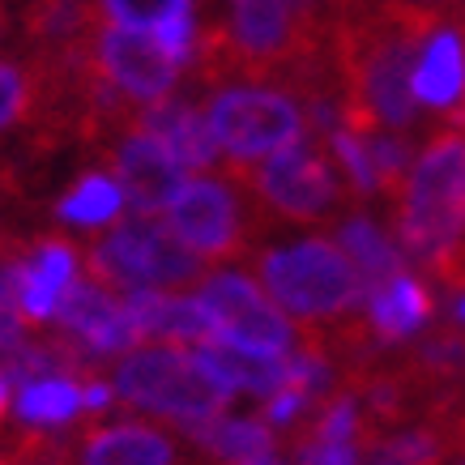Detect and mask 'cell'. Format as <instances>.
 Returning <instances> with one entry per match:
<instances>
[{"instance_id": "484cf974", "label": "cell", "mask_w": 465, "mask_h": 465, "mask_svg": "<svg viewBox=\"0 0 465 465\" xmlns=\"http://www.w3.org/2000/svg\"><path fill=\"white\" fill-rule=\"evenodd\" d=\"M363 142H367V158H371V175H376V193L384 201H393L410 163H414V145H410L406 133H389V128L363 133Z\"/></svg>"}, {"instance_id": "8fae6325", "label": "cell", "mask_w": 465, "mask_h": 465, "mask_svg": "<svg viewBox=\"0 0 465 465\" xmlns=\"http://www.w3.org/2000/svg\"><path fill=\"white\" fill-rule=\"evenodd\" d=\"M56 333L77 346L85 359H107V354H128L137 346V329L128 321L124 299L107 291V286L90 282V278H77V282L64 291V299L56 303Z\"/></svg>"}, {"instance_id": "ba28073f", "label": "cell", "mask_w": 465, "mask_h": 465, "mask_svg": "<svg viewBox=\"0 0 465 465\" xmlns=\"http://www.w3.org/2000/svg\"><path fill=\"white\" fill-rule=\"evenodd\" d=\"M163 226L205 265H235L252 248L261 218L226 171H197L163 210Z\"/></svg>"}, {"instance_id": "ffe728a7", "label": "cell", "mask_w": 465, "mask_h": 465, "mask_svg": "<svg viewBox=\"0 0 465 465\" xmlns=\"http://www.w3.org/2000/svg\"><path fill=\"white\" fill-rule=\"evenodd\" d=\"M77 465H175V444L150 423L90 427L77 449Z\"/></svg>"}, {"instance_id": "4fadbf2b", "label": "cell", "mask_w": 465, "mask_h": 465, "mask_svg": "<svg viewBox=\"0 0 465 465\" xmlns=\"http://www.w3.org/2000/svg\"><path fill=\"white\" fill-rule=\"evenodd\" d=\"M99 26L94 0H30L22 14V52L30 64L85 56Z\"/></svg>"}, {"instance_id": "30bf717a", "label": "cell", "mask_w": 465, "mask_h": 465, "mask_svg": "<svg viewBox=\"0 0 465 465\" xmlns=\"http://www.w3.org/2000/svg\"><path fill=\"white\" fill-rule=\"evenodd\" d=\"M90 64L99 73V82H107L137 112L175 94L183 82V64L171 56L150 30L107 26V22L90 39Z\"/></svg>"}, {"instance_id": "f1b7e54d", "label": "cell", "mask_w": 465, "mask_h": 465, "mask_svg": "<svg viewBox=\"0 0 465 465\" xmlns=\"http://www.w3.org/2000/svg\"><path fill=\"white\" fill-rule=\"evenodd\" d=\"M115 401V389L107 381H99V376H85L82 381V410L85 414H99V410H107Z\"/></svg>"}, {"instance_id": "7402d4cb", "label": "cell", "mask_w": 465, "mask_h": 465, "mask_svg": "<svg viewBox=\"0 0 465 465\" xmlns=\"http://www.w3.org/2000/svg\"><path fill=\"white\" fill-rule=\"evenodd\" d=\"M183 436L197 440L201 452H210V461L218 465H240L252 461V457H265V452H273V440H278L265 419H231V414L183 427Z\"/></svg>"}, {"instance_id": "1f68e13d", "label": "cell", "mask_w": 465, "mask_h": 465, "mask_svg": "<svg viewBox=\"0 0 465 465\" xmlns=\"http://www.w3.org/2000/svg\"><path fill=\"white\" fill-rule=\"evenodd\" d=\"M9 389H14V381H9L5 367H0V423H5V410H9Z\"/></svg>"}, {"instance_id": "3957f363", "label": "cell", "mask_w": 465, "mask_h": 465, "mask_svg": "<svg viewBox=\"0 0 465 465\" xmlns=\"http://www.w3.org/2000/svg\"><path fill=\"white\" fill-rule=\"evenodd\" d=\"M256 278L265 286V295L278 303V312L295 321L303 341H316L321 333L363 312L359 269L324 235L265 248L256 256Z\"/></svg>"}, {"instance_id": "4316f807", "label": "cell", "mask_w": 465, "mask_h": 465, "mask_svg": "<svg viewBox=\"0 0 465 465\" xmlns=\"http://www.w3.org/2000/svg\"><path fill=\"white\" fill-rule=\"evenodd\" d=\"M30 107H35V82L26 60H0V133L30 120Z\"/></svg>"}, {"instance_id": "d6a6232c", "label": "cell", "mask_w": 465, "mask_h": 465, "mask_svg": "<svg viewBox=\"0 0 465 465\" xmlns=\"http://www.w3.org/2000/svg\"><path fill=\"white\" fill-rule=\"evenodd\" d=\"M240 465H286L278 452H265V457H252V461H240Z\"/></svg>"}, {"instance_id": "5bb4252c", "label": "cell", "mask_w": 465, "mask_h": 465, "mask_svg": "<svg viewBox=\"0 0 465 465\" xmlns=\"http://www.w3.org/2000/svg\"><path fill=\"white\" fill-rule=\"evenodd\" d=\"M133 128L150 133L163 150H167L175 163H180L188 175L197 171H213L218 167V142L210 133V120H205V107H201L193 94H167V99L150 103L133 115Z\"/></svg>"}, {"instance_id": "83f0119b", "label": "cell", "mask_w": 465, "mask_h": 465, "mask_svg": "<svg viewBox=\"0 0 465 465\" xmlns=\"http://www.w3.org/2000/svg\"><path fill=\"white\" fill-rule=\"evenodd\" d=\"M299 465H359L351 440H299Z\"/></svg>"}, {"instance_id": "cb8c5ba5", "label": "cell", "mask_w": 465, "mask_h": 465, "mask_svg": "<svg viewBox=\"0 0 465 465\" xmlns=\"http://www.w3.org/2000/svg\"><path fill=\"white\" fill-rule=\"evenodd\" d=\"M56 213L64 226H82V231L115 226L120 213H124V193H120L115 175H107V171H85L82 180L64 193Z\"/></svg>"}, {"instance_id": "2e32d148", "label": "cell", "mask_w": 465, "mask_h": 465, "mask_svg": "<svg viewBox=\"0 0 465 465\" xmlns=\"http://www.w3.org/2000/svg\"><path fill=\"white\" fill-rule=\"evenodd\" d=\"M120 299L142 341L201 346V341L218 338V321L201 303L197 291H128Z\"/></svg>"}, {"instance_id": "e0dca14e", "label": "cell", "mask_w": 465, "mask_h": 465, "mask_svg": "<svg viewBox=\"0 0 465 465\" xmlns=\"http://www.w3.org/2000/svg\"><path fill=\"white\" fill-rule=\"evenodd\" d=\"M77 278V248L64 240H43L39 248H30L26 261H14V308L22 324L52 321L56 303Z\"/></svg>"}, {"instance_id": "7c38bea8", "label": "cell", "mask_w": 465, "mask_h": 465, "mask_svg": "<svg viewBox=\"0 0 465 465\" xmlns=\"http://www.w3.org/2000/svg\"><path fill=\"white\" fill-rule=\"evenodd\" d=\"M107 145H112V171L124 193V205H133L137 218H163L171 197L188 180V171L142 128H128Z\"/></svg>"}, {"instance_id": "9a60e30c", "label": "cell", "mask_w": 465, "mask_h": 465, "mask_svg": "<svg viewBox=\"0 0 465 465\" xmlns=\"http://www.w3.org/2000/svg\"><path fill=\"white\" fill-rule=\"evenodd\" d=\"M419 112L449 115L465 94V14H440L431 35L419 47L414 77H410Z\"/></svg>"}, {"instance_id": "5b68a950", "label": "cell", "mask_w": 465, "mask_h": 465, "mask_svg": "<svg viewBox=\"0 0 465 465\" xmlns=\"http://www.w3.org/2000/svg\"><path fill=\"white\" fill-rule=\"evenodd\" d=\"M115 393L124 397L128 406L145 410V414H163L180 427L210 423L218 414H226L231 406V389L218 384L197 363V354L183 346H133L128 354H120L115 363Z\"/></svg>"}, {"instance_id": "9c48e42d", "label": "cell", "mask_w": 465, "mask_h": 465, "mask_svg": "<svg viewBox=\"0 0 465 465\" xmlns=\"http://www.w3.org/2000/svg\"><path fill=\"white\" fill-rule=\"evenodd\" d=\"M193 291L218 321V338L240 341L248 351H265V354H291L299 346L295 321L286 312H278V303L235 265L205 273Z\"/></svg>"}, {"instance_id": "44dd1931", "label": "cell", "mask_w": 465, "mask_h": 465, "mask_svg": "<svg viewBox=\"0 0 465 465\" xmlns=\"http://www.w3.org/2000/svg\"><path fill=\"white\" fill-rule=\"evenodd\" d=\"M341 252L351 256V265L359 269V282H363V303L376 291H381L389 278L406 273V256L397 248L393 235H384L376 218L367 213H354V218H341L338 223V240H333Z\"/></svg>"}, {"instance_id": "8992f818", "label": "cell", "mask_w": 465, "mask_h": 465, "mask_svg": "<svg viewBox=\"0 0 465 465\" xmlns=\"http://www.w3.org/2000/svg\"><path fill=\"white\" fill-rule=\"evenodd\" d=\"M210 133L226 167H248L308 137L303 99L273 82H226L210 90Z\"/></svg>"}, {"instance_id": "6da1fadb", "label": "cell", "mask_w": 465, "mask_h": 465, "mask_svg": "<svg viewBox=\"0 0 465 465\" xmlns=\"http://www.w3.org/2000/svg\"><path fill=\"white\" fill-rule=\"evenodd\" d=\"M440 14L397 0H346L329 22V52L338 73L346 128L354 133H410L419 128V103L410 90L419 47Z\"/></svg>"}, {"instance_id": "ac0fdd59", "label": "cell", "mask_w": 465, "mask_h": 465, "mask_svg": "<svg viewBox=\"0 0 465 465\" xmlns=\"http://www.w3.org/2000/svg\"><path fill=\"white\" fill-rule=\"evenodd\" d=\"M193 354H197V363L210 371L213 381L226 384L231 393L269 397V393H278V389L286 384V354L248 351V346H240V341H226V338L201 341Z\"/></svg>"}, {"instance_id": "d6986e66", "label": "cell", "mask_w": 465, "mask_h": 465, "mask_svg": "<svg viewBox=\"0 0 465 465\" xmlns=\"http://www.w3.org/2000/svg\"><path fill=\"white\" fill-rule=\"evenodd\" d=\"M431 291H427L414 273H397L363 303V321L371 329L376 346H393V341L414 338L427 321H431Z\"/></svg>"}, {"instance_id": "277c9868", "label": "cell", "mask_w": 465, "mask_h": 465, "mask_svg": "<svg viewBox=\"0 0 465 465\" xmlns=\"http://www.w3.org/2000/svg\"><path fill=\"white\" fill-rule=\"evenodd\" d=\"M240 183L243 201L265 223L286 226H321L341 210V180L333 167V154L324 142L299 137L278 154L248 163V167H223Z\"/></svg>"}, {"instance_id": "4dcf8cb0", "label": "cell", "mask_w": 465, "mask_h": 465, "mask_svg": "<svg viewBox=\"0 0 465 465\" xmlns=\"http://www.w3.org/2000/svg\"><path fill=\"white\" fill-rule=\"evenodd\" d=\"M444 124H452L457 133H465V94H461V103H457V107H452V112L444 115Z\"/></svg>"}, {"instance_id": "7a4b0ae2", "label": "cell", "mask_w": 465, "mask_h": 465, "mask_svg": "<svg viewBox=\"0 0 465 465\" xmlns=\"http://www.w3.org/2000/svg\"><path fill=\"white\" fill-rule=\"evenodd\" d=\"M393 231L401 256L431 269L465 243V133L440 124L414 150L406 180L393 193Z\"/></svg>"}, {"instance_id": "836d02e7", "label": "cell", "mask_w": 465, "mask_h": 465, "mask_svg": "<svg viewBox=\"0 0 465 465\" xmlns=\"http://www.w3.org/2000/svg\"><path fill=\"white\" fill-rule=\"evenodd\" d=\"M452 316H457V324L465 329V295H457V308H452Z\"/></svg>"}, {"instance_id": "f546056e", "label": "cell", "mask_w": 465, "mask_h": 465, "mask_svg": "<svg viewBox=\"0 0 465 465\" xmlns=\"http://www.w3.org/2000/svg\"><path fill=\"white\" fill-rule=\"evenodd\" d=\"M397 5H414V9H431V14H452L457 0H397Z\"/></svg>"}, {"instance_id": "603a6c76", "label": "cell", "mask_w": 465, "mask_h": 465, "mask_svg": "<svg viewBox=\"0 0 465 465\" xmlns=\"http://www.w3.org/2000/svg\"><path fill=\"white\" fill-rule=\"evenodd\" d=\"M77 410H82V384L69 376H35L17 384L14 414L30 431H56L77 419Z\"/></svg>"}, {"instance_id": "d4e9b609", "label": "cell", "mask_w": 465, "mask_h": 465, "mask_svg": "<svg viewBox=\"0 0 465 465\" xmlns=\"http://www.w3.org/2000/svg\"><path fill=\"white\" fill-rule=\"evenodd\" d=\"M94 9L107 26L128 30H163L167 22L197 17V0H94Z\"/></svg>"}, {"instance_id": "d590c367", "label": "cell", "mask_w": 465, "mask_h": 465, "mask_svg": "<svg viewBox=\"0 0 465 465\" xmlns=\"http://www.w3.org/2000/svg\"><path fill=\"white\" fill-rule=\"evenodd\" d=\"M338 5H346V0H333V14H338Z\"/></svg>"}, {"instance_id": "e575fe53", "label": "cell", "mask_w": 465, "mask_h": 465, "mask_svg": "<svg viewBox=\"0 0 465 465\" xmlns=\"http://www.w3.org/2000/svg\"><path fill=\"white\" fill-rule=\"evenodd\" d=\"M0 39H5V5H0Z\"/></svg>"}, {"instance_id": "52a82bcc", "label": "cell", "mask_w": 465, "mask_h": 465, "mask_svg": "<svg viewBox=\"0 0 465 465\" xmlns=\"http://www.w3.org/2000/svg\"><path fill=\"white\" fill-rule=\"evenodd\" d=\"M90 282L107 286L115 295L128 291H193L205 278V261L193 256L163 218H128L115 223L112 235L85 248V269Z\"/></svg>"}, {"instance_id": "8d00e7d4", "label": "cell", "mask_w": 465, "mask_h": 465, "mask_svg": "<svg viewBox=\"0 0 465 465\" xmlns=\"http://www.w3.org/2000/svg\"><path fill=\"white\" fill-rule=\"evenodd\" d=\"M218 5H226V0H218Z\"/></svg>"}]
</instances>
